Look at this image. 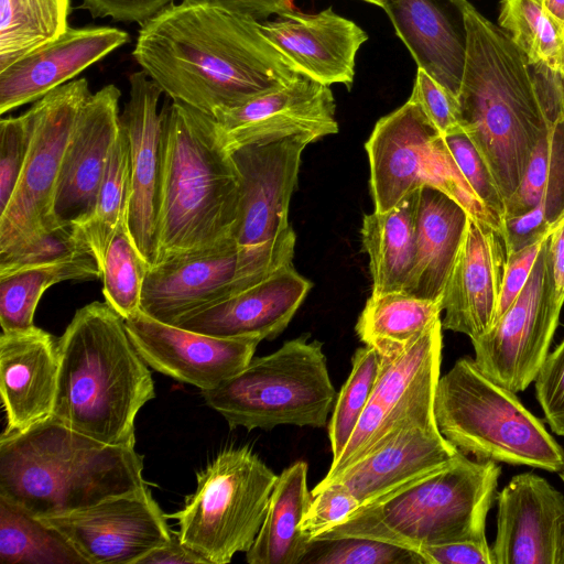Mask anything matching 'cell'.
<instances>
[{
	"instance_id": "cell-1",
	"label": "cell",
	"mask_w": 564,
	"mask_h": 564,
	"mask_svg": "<svg viewBox=\"0 0 564 564\" xmlns=\"http://www.w3.org/2000/svg\"><path fill=\"white\" fill-rule=\"evenodd\" d=\"M138 31L132 56L172 100L215 116L300 75L260 23L215 0H182Z\"/></svg>"
},
{
	"instance_id": "cell-2",
	"label": "cell",
	"mask_w": 564,
	"mask_h": 564,
	"mask_svg": "<svg viewBox=\"0 0 564 564\" xmlns=\"http://www.w3.org/2000/svg\"><path fill=\"white\" fill-rule=\"evenodd\" d=\"M465 31L458 91L460 124L506 200L517 189L540 140L564 116L562 93L533 75L508 34L468 0H453Z\"/></svg>"
},
{
	"instance_id": "cell-3",
	"label": "cell",
	"mask_w": 564,
	"mask_h": 564,
	"mask_svg": "<svg viewBox=\"0 0 564 564\" xmlns=\"http://www.w3.org/2000/svg\"><path fill=\"white\" fill-rule=\"evenodd\" d=\"M154 264L235 239L241 178L217 120L165 101Z\"/></svg>"
},
{
	"instance_id": "cell-4",
	"label": "cell",
	"mask_w": 564,
	"mask_h": 564,
	"mask_svg": "<svg viewBox=\"0 0 564 564\" xmlns=\"http://www.w3.org/2000/svg\"><path fill=\"white\" fill-rule=\"evenodd\" d=\"M57 355L53 417L105 444L133 447L135 416L155 391L124 318L106 302L83 306L57 339Z\"/></svg>"
},
{
	"instance_id": "cell-5",
	"label": "cell",
	"mask_w": 564,
	"mask_h": 564,
	"mask_svg": "<svg viewBox=\"0 0 564 564\" xmlns=\"http://www.w3.org/2000/svg\"><path fill=\"white\" fill-rule=\"evenodd\" d=\"M133 447L105 444L53 416L0 437V498L36 518L80 510L147 487Z\"/></svg>"
},
{
	"instance_id": "cell-6",
	"label": "cell",
	"mask_w": 564,
	"mask_h": 564,
	"mask_svg": "<svg viewBox=\"0 0 564 564\" xmlns=\"http://www.w3.org/2000/svg\"><path fill=\"white\" fill-rule=\"evenodd\" d=\"M501 467L458 453L446 465L358 507L314 541L367 538L420 552L486 536ZM420 554V553H419Z\"/></svg>"
},
{
	"instance_id": "cell-7",
	"label": "cell",
	"mask_w": 564,
	"mask_h": 564,
	"mask_svg": "<svg viewBox=\"0 0 564 564\" xmlns=\"http://www.w3.org/2000/svg\"><path fill=\"white\" fill-rule=\"evenodd\" d=\"M434 416L441 434L460 453L558 473L564 449L516 392L462 357L440 377Z\"/></svg>"
},
{
	"instance_id": "cell-8",
	"label": "cell",
	"mask_w": 564,
	"mask_h": 564,
	"mask_svg": "<svg viewBox=\"0 0 564 564\" xmlns=\"http://www.w3.org/2000/svg\"><path fill=\"white\" fill-rule=\"evenodd\" d=\"M308 339L305 334L269 355L253 357L237 375L200 390L205 403L231 430L324 427L337 393L322 343Z\"/></svg>"
},
{
	"instance_id": "cell-9",
	"label": "cell",
	"mask_w": 564,
	"mask_h": 564,
	"mask_svg": "<svg viewBox=\"0 0 564 564\" xmlns=\"http://www.w3.org/2000/svg\"><path fill=\"white\" fill-rule=\"evenodd\" d=\"M278 475L248 446L221 451L197 474L196 490L177 520L181 541L208 561L248 552L264 521Z\"/></svg>"
},
{
	"instance_id": "cell-10",
	"label": "cell",
	"mask_w": 564,
	"mask_h": 564,
	"mask_svg": "<svg viewBox=\"0 0 564 564\" xmlns=\"http://www.w3.org/2000/svg\"><path fill=\"white\" fill-rule=\"evenodd\" d=\"M365 147L375 212H388L429 185L457 202L471 218H488L487 207L460 173L443 135L411 96L377 121Z\"/></svg>"
},
{
	"instance_id": "cell-11",
	"label": "cell",
	"mask_w": 564,
	"mask_h": 564,
	"mask_svg": "<svg viewBox=\"0 0 564 564\" xmlns=\"http://www.w3.org/2000/svg\"><path fill=\"white\" fill-rule=\"evenodd\" d=\"M442 329L440 318L403 352L381 359L380 373L366 409L323 481L377 451L401 429L417 422H436L434 397L440 379Z\"/></svg>"
},
{
	"instance_id": "cell-12",
	"label": "cell",
	"mask_w": 564,
	"mask_h": 564,
	"mask_svg": "<svg viewBox=\"0 0 564 564\" xmlns=\"http://www.w3.org/2000/svg\"><path fill=\"white\" fill-rule=\"evenodd\" d=\"M90 95L87 79H74L30 108V150L15 192L0 213V251L61 224L54 217L59 173L77 118Z\"/></svg>"
},
{
	"instance_id": "cell-13",
	"label": "cell",
	"mask_w": 564,
	"mask_h": 564,
	"mask_svg": "<svg viewBox=\"0 0 564 564\" xmlns=\"http://www.w3.org/2000/svg\"><path fill=\"white\" fill-rule=\"evenodd\" d=\"M563 304L554 289L546 238L519 295L471 340L480 370L516 393L525 390L549 354Z\"/></svg>"
},
{
	"instance_id": "cell-14",
	"label": "cell",
	"mask_w": 564,
	"mask_h": 564,
	"mask_svg": "<svg viewBox=\"0 0 564 564\" xmlns=\"http://www.w3.org/2000/svg\"><path fill=\"white\" fill-rule=\"evenodd\" d=\"M37 519L58 533L85 564H139L173 533L148 486L80 510Z\"/></svg>"
},
{
	"instance_id": "cell-15",
	"label": "cell",
	"mask_w": 564,
	"mask_h": 564,
	"mask_svg": "<svg viewBox=\"0 0 564 564\" xmlns=\"http://www.w3.org/2000/svg\"><path fill=\"white\" fill-rule=\"evenodd\" d=\"M314 142L290 135L253 142L231 150L241 178L239 217L235 240L239 250H251L292 229L289 206L296 184L301 155Z\"/></svg>"
},
{
	"instance_id": "cell-16",
	"label": "cell",
	"mask_w": 564,
	"mask_h": 564,
	"mask_svg": "<svg viewBox=\"0 0 564 564\" xmlns=\"http://www.w3.org/2000/svg\"><path fill=\"white\" fill-rule=\"evenodd\" d=\"M142 359L158 372L200 390L240 372L253 358L258 338H223L156 321L142 311L124 319Z\"/></svg>"
},
{
	"instance_id": "cell-17",
	"label": "cell",
	"mask_w": 564,
	"mask_h": 564,
	"mask_svg": "<svg viewBox=\"0 0 564 564\" xmlns=\"http://www.w3.org/2000/svg\"><path fill=\"white\" fill-rule=\"evenodd\" d=\"M129 84V99L120 116L129 142L127 220L139 252L153 265L162 174L163 119L158 110L162 90L144 70L130 75Z\"/></svg>"
},
{
	"instance_id": "cell-18",
	"label": "cell",
	"mask_w": 564,
	"mask_h": 564,
	"mask_svg": "<svg viewBox=\"0 0 564 564\" xmlns=\"http://www.w3.org/2000/svg\"><path fill=\"white\" fill-rule=\"evenodd\" d=\"M336 104L329 86L300 74L288 84L246 104L219 111V123L230 150L290 135L313 141L338 132Z\"/></svg>"
},
{
	"instance_id": "cell-19",
	"label": "cell",
	"mask_w": 564,
	"mask_h": 564,
	"mask_svg": "<svg viewBox=\"0 0 564 564\" xmlns=\"http://www.w3.org/2000/svg\"><path fill=\"white\" fill-rule=\"evenodd\" d=\"M239 254L235 239L210 248L172 256L150 265L141 294V311L166 324L235 293Z\"/></svg>"
},
{
	"instance_id": "cell-20",
	"label": "cell",
	"mask_w": 564,
	"mask_h": 564,
	"mask_svg": "<svg viewBox=\"0 0 564 564\" xmlns=\"http://www.w3.org/2000/svg\"><path fill=\"white\" fill-rule=\"evenodd\" d=\"M495 564H556L564 533V496L534 473L513 476L497 492Z\"/></svg>"
},
{
	"instance_id": "cell-21",
	"label": "cell",
	"mask_w": 564,
	"mask_h": 564,
	"mask_svg": "<svg viewBox=\"0 0 564 564\" xmlns=\"http://www.w3.org/2000/svg\"><path fill=\"white\" fill-rule=\"evenodd\" d=\"M112 84L84 104L67 144L54 202L57 223L84 224L91 215L111 149L120 132L119 99Z\"/></svg>"
},
{
	"instance_id": "cell-22",
	"label": "cell",
	"mask_w": 564,
	"mask_h": 564,
	"mask_svg": "<svg viewBox=\"0 0 564 564\" xmlns=\"http://www.w3.org/2000/svg\"><path fill=\"white\" fill-rule=\"evenodd\" d=\"M508 251L502 232L469 217L466 234L442 295L444 329L480 337L492 325Z\"/></svg>"
},
{
	"instance_id": "cell-23",
	"label": "cell",
	"mask_w": 564,
	"mask_h": 564,
	"mask_svg": "<svg viewBox=\"0 0 564 564\" xmlns=\"http://www.w3.org/2000/svg\"><path fill=\"white\" fill-rule=\"evenodd\" d=\"M260 29L300 74L327 86H351L357 53L368 40L358 24L332 7L312 14L293 10L261 22Z\"/></svg>"
},
{
	"instance_id": "cell-24",
	"label": "cell",
	"mask_w": 564,
	"mask_h": 564,
	"mask_svg": "<svg viewBox=\"0 0 564 564\" xmlns=\"http://www.w3.org/2000/svg\"><path fill=\"white\" fill-rule=\"evenodd\" d=\"M312 283L292 262L257 284L196 311L175 326L223 338L272 340L289 325Z\"/></svg>"
},
{
	"instance_id": "cell-25",
	"label": "cell",
	"mask_w": 564,
	"mask_h": 564,
	"mask_svg": "<svg viewBox=\"0 0 564 564\" xmlns=\"http://www.w3.org/2000/svg\"><path fill=\"white\" fill-rule=\"evenodd\" d=\"M128 42L118 28L69 26L0 72V113L41 99Z\"/></svg>"
},
{
	"instance_id": "cell-26",
	"label": "cell",
	"mask_w": 564,
	"mask_h": 564,
	"mask_svg": "<svg viewBox=\"0 0 564 564\" xmlns=\"http://www.w3.org/2000/svg\"><path fill=\"white\" fill-rule=\"evenodd\" d=\"M57 383V340L50 333L36 326L1 333L3 432H21L52 417Z\"/></svg>"
},
{
	"instance_id": "cell-27",
	"label": "cell",
	"mask_w": 564,
	"mask_h": 564,
	"mask_svg": "<svg viewBox=\"0 0 564 564\" xmlns=\"http://www.w3.org/2000/svg\"><path fill=\"white\" fill-rule=\"evenodd\" d=\"M459 451L440 432L436 422H417L401 429L377 451L315 488L338 484L360 506L449 463Z\"/></svg>"
},
{
	"instance_id": "cell-28",
	"label": "cell",
	"mask_w": 564,
	"mask_h": 564,
	"mask_svg": "<svg viewBox=\"0 0 564 564\" xmlns=\"http://www.w3.org/2000/svg\"><path fill=\"white\" fill-rule=\"evenodd\" d=\"M564 217V116L540 140L505 203L502 235L512 252L549 236Z\"/></svg>"
},
{
	"instance_id": "cell-29",
	"label": "cell",
	"mask_w": 564,
	"mask_h": 564,
	"mask_svg": "<svg viewBox=\"0 0 564 564\" xmlns=\"http://www.w3.org/2000/svg\"><path fill=\"white\" fill-rule=\"evenodd\" d=\"M382 9L419 68L458 96L465 64V31L452 0H384ZM458 98V97H457Z\"/></svg>"
},
{
	"instance_id": "cell-30",
	"label": "cell",
	"mask_w": 564,
	"mask_h": 564,
	"mask_svg": "<svg viewBox=\"0 0 564 564\" xmlns=\"http://www.w3.org/2000/svg\"><path fill=\"white\" fill-rule=\"evenodd\" d=\"M469 217L442 191L429 185L420 187L415 260L404 293L441 302Z\"/></svg>"
},
{
	"instance_id": "cell-31",
	"label": "cell",
	"mask_w": 564,
	"mask_h": 564,
	"mask_svg": "<svg viewBox=\"0 0 564 564\" xmlns=\"http://www.w3.org/2000/svg\"><path fill=\"white\" fill-rule=\"evenodd\" d=\"M307 463L297 460L278 476L261 529L248 552L249 564H300L313 542L301 523L313 500L307 487Z\"/></svg>"
},
{
	"instance_id": "cell-32",
	"label": "cell",
	"mask_w": 564,
	"mask_h": 564,
	"mask_svg": "<svg viewBox=\"0 0 564 564\" xmlns=\"http://www.w3.org/2000/svg\"><path fill=\"white\" fill-rule=\"evenodd\" d=\"M419 189L392 209L364 217L361 238L369 257L371 294L403 292L409 282L415 260Z\"/></svg>"
},
{
	"instance_id": "cell-33",
	"label": "cell",
	"mask_w": 564,
	"mask_h": 564,
	"mask_svg": "<svg viewBox=\"0 0 564 564\" xmlns=\"http://www.w3.org/2000/svg\"><path fill=\"white\" fill-rule=\"evenodd\" d=\"M442 312L441 302L404 292L371 294L358 318L356 333L381 359H391L440 319Z\"/></svg>"
},
{
	"instance_id": "cell-34",
	"label": "cell",
	"mask_w": 564,
	"mask_h": 564,
	"mask_svg": "<svg viewBox=\"0 0 564 564\" xmlns=\"http://www.w3.org/2000/svg\"><path fill=\"white\" fill-rule=\"evenodd\" d=\"M93 254L24 269L0 276V325L2 332L34 327V314L44 292L68 280L101 279Z\"/></svg>"
},
{
	"instance_id": "cell-35",
	"label": "cell",
	"mask_w": 564,
	"mask_h": 564,
	"mask_svg": "<svg viewBox=\"0 0 564 564\" xmlns=\"http://www.w3.org/2000/svg\"><path fill=\"white\" fill-rule=\"evenodd\" d=\"M69 10V0H0V72L58 39Z\"/></svg>"
},
{
	"instance_id": "cell-36",
	"label": "cell",
	"mask_w": 564,
	"mask_h": 564,
	"mask_svg": "<svg viewBox=\"0 0 564 564\" xmlns=\"http://www.w3.org/2000/svg\"><path fill=\"white\" fill-rule=\"evenodd\" d=\"M498 25L539 73L562 78L564 35L543 0H501Z\"/></svg>"
},
{
	"instance_id": "cell-37",
	"label": "cell",
	"mask_w": 564,
	"mask_h": 564,
	"mask_svg": "<svg viewBox=\"0 0 564 564\" xmlns=\"http://www.w3.org/2000/svg\"><path fill=\"white\" fill-rule=\"evenodd\" d=\"M0 562L85 564L58 533L3 498H0Z\"/></svg>"
},
{
	"instance_id": "cell-38",
	"label": "cell",
	"mask_w": 564,
	"mask_h": 564,
	"mask_svg": "<svg viewBox=\"0 0 564 564\" xmlns=\"http://www.w3.org/2000/svg\"><path fill=\"white\" fill-rule=\"evenodd\" d=\"M129 192V142L120 127L107 162L95 208L88 219L79 225L101 272L116 229L128 214Z\"/></svg>"
},
{
	"instance_id": "cell-39",
	"label": "cell",
	"mask_w": 564,
	"mask_h": 564,
	"mask_svg": "<svg viewBox=\"0 0 564 564\" xmlns=\"http://www.w3.org/2000/svg\"><path fill=\"white\" fill-rule=\"evenodd\" d=\"M127 215L108 247L101 275L105 302L124 319L141 311L142 288L150 267L130 235Z\"/></svg>"
},
{
	"instance_id": "cell-40",
	"label": "cell",
	"mask_w": 564,
	"mask_h": 564,
	"mask_svg": "<svg viewBox=\"0 0 564 564\" xmlns=\"http://www.w3.org/2000/svg\"><path fill=\"white\" fill-rule=\"evenodd\" d=\"M381 369V357L371 347L358 348L350 373L336 397L327 424L333 459L344 451L372 394Z\"/></svg>"
},
{
	"instance_id": "cell-41",
	"label": "cell",
	"mask_w": 564,
	"mask_h": 564,
	"mask_svg": "<svg viewBox=\"0 0 564 564\" xmlns=\"http://www.w3.org/2000/svg\"><path fill=\"white\" fill-rule=\"evenodd\" d=\"M93 254L77 224L61 223L0 251V276Z\"/></svg>"
},
{
	"instance_id": "cell-42",
	"label": "cell",
	"mask_w": 564,
	"mask_h": 564,
	"mask_svg": "<svg viewBox=\"0 0 564 564\" xmlns=\"http://www.w3.org/2000/svg\"><path fill=\"white\" fill-rule=\"evenodd\" d=\"M303 563L312 564H426L406 547L367 538L314 541Z\"/></svg>"
},
{
	"instance_id": "cell-43",
	"label": "cell",
	"mask_w": 564,
	"mask_h": 564,
	"mask_svg": "<svg viewBox=\"0 0 564 564\" xmlns=\"http://www.w3.org/2000/svg\"><path fill=\"white\" fill-rule=\"evenodd\" d=\"M33 132V116L29 109L19 117L0 121V213L11 200L26 156Z\"/></svg>"
},
{
	"instance_id": "cell-44",
	"label": "cell",
	"mask_w": 564,
	"mask_h": 564,
	"mask_svg": "<svg viewBox=\"0 0 564 564\" xmlns=\"http://www.w3.org/2000/svg\"><path fill=\"white\" fill-rule=\"evenodd\" d=\"M443 135V134H442ZM460 173L481 203L503 221L505 199L482 156L463 129L443 135Z\"/></svg>"
},
{
	"instance_id": "cell-45",
	"label": "cell",
	"mask_w": 564,
	"mask_h": 564,
	"mask_svg": "<svg viewBox=\"0 0 564 564\" xmlns=\"http://www.w3.org/2000/svg\"><path fill=\"white\" fill-rule=\"evenodd\" d=\"M534 382L547 425L556 435L564 436V338L547 354Z\"/></svg>"
},
{
	"instance_id": "cell-46",
	"label": "cell",
	"mask_w": 564,
	"mask_h": 564,
	"mask_svg": "<svg viewBox=\"0 0 564 564\" xmlns=\"http://www.w3.org/2000/svg\"><path fill=\"white\" fill-rule=\"evenodd\" d=\"M311 492L313 500L301 523L304 535L311 542L360 507L356 497L338 484L314 488Z\"/></svg>"
},
{
	"instance_id": "cell-47",
	"label": "cell",
	"mask_w": 564,
	"mask_h": 564,
	"mask_svg": "<svg viewBox=\"0 0 564 564\" xmlns=\"http://www.w3.org/2000/svg\"><path fill=\"white\" fill-rule=\"evenodd\" d=\"M414 98L441 134L462 129L457 96L432 78L424 69H416L412 93Z\"/></svg>"
},
{
	"instance_id": "cell-48",
	"label": "cell",
	"mask_w": 564,
	"mask_h": 564,
	"mask_svg": "<svg viewBox=\"0 0 564 564\" xmlns=\"http://www.w3.org/2000/svg\"><path fill=\"white\" fill-rule=\"evenodd\" d=\"M546 238L547 236L508 253L502 289L494 323L505 313L523 289Z\"/></svg>"
},
{
	"instance_id": "cell-49",
	"label": "cell",
	"mask_w": 564,
	"mask_h": 564,
	"mask_svg": "<svg viewBox=\"0 0 564 564\" xmlns=\"http://www.w3.org/2000/svg\"><path fill=\"white\" fill-rule=\"evenodd\" d=\"M419 553L426 564H495L486 536L429 545Z\"/></svg>"
},
{
	"instance_id": "cell-50",
	"label": "cell",
	"mask_w": 564,
	"mask_h": 564,
	"mask_svg": "<svg viewBox=\"0 0 564 564\" xmlns=\"http://www.w3.org/2000/svg\"><path fill=\"white\" fill-rule=\"evenodd\" d=\"M174 0H83L82 9L93 18L110 17L118 22L142 24Z\"/></svg>"
},
{
	"instance_id": "cell-51",
	"label": "cell",
	"mask_w": 564,
	"mask_h": 564,
	"mask_svg": "<svg viewBox=\"0 0 564 564\" xmlns=\"http://www.w3.org/2000/svg\"><path fill=\"white\" fill-rule=\"evenodd\" d=\"M229 11L256 22L294 10L291 0H215Z\"/></svg>"
},
{
	"instance_id": "cell-52",
	"label": "cell",
	"mask_w": 564,
	"mask_h": 564,
	"mask_svg": "<svg viewBox=\"0 0 564 564\" xmlns=\"http://www.w3.org/2000/svg\"><path fill=\"white\" fill-rule=\"evenodd\" d=\"M139 564H209L194 550L185 545L178 533L173 532L171 540L161 547L147 554Z\"/></svg>"
},
{
	"instance_id": "cell-53",
	"label": "cell",
	"mask_w": 564,
	"mask_h": 564,
	"mask_svg": "<svg viewBox=\"0 0 564 564\" xmlns=\"http://www.w3.org/2000/svg\"><path fill=\"white\" fill-rule=\"evenodd\" d=\"M550 270L557 295L564 299V217L547 237Z\"/></svg>"
},
{
	"instance_id": "cell-54",
	"label": "cell",
	"mask_w": 564,
	"mask_h": 564,
	"mask_svg": "<svg viewBox=\"0 0 564 564\" xmlns=\"http://www.w3.org/2000/svg\"><path fill=\"white\" fill-rule=\"evenodd\" d=\"M543 7L564 35V0H543Z\"/></svg>"
},
{
	"instance_id": "cell-55",
	"label": "cell",
	"mask_w": 564,
	"mask_h": 564,
	"mask_svg": "<svg viewBox=\"0 0 564 564\" xmlns=\"http://www.w3.org/2000/svg\"><path fill=\"white\" fill-rule=\"evenodd\" d=\"M556 564H564V533L562 535Z\"/></svg>"
},
{
	"instance_id": "cell-56",
	"label": "cell",
	"mask_w": 564,
	"mask_h": 564,
	"mask_svg": "<svg viewBox=\"0 0 564 564\" xmlns=\"http://www.w3.org/2000/svg\"><path fill=\"white\" fill-rule=\"evenodd\" d=\"M361 1L378 6L380 8H382L383 3H384V0H361Z\"/></svg>"
},
{
	"instance_id": "cell-57",
	"label": "cell",
	"mask_w": 564,
	"mask_h": 564,
	"mask_svg": "<svg viewBox=\"0 0 564 564\" xmlns=\"http://www.w3.org/2000/svg\"><path fill=\"white\" fill-rule=\"evenodd\" d=\"M558 475H560V478L562 479V481L564 482V463H563L561 470L558 471Z\"/></svg>"
},
{
	"instance_id": "cell-58",
	"label": "cell",
	"mask_w": 564,
	"mask_h": 564,
	"mask_svg": "<svg viewBox=\"0 0 564 564\" xmlns=\"http://www.w3.org/2000/svg\"><path fill=\"white\" fill-rule=\"evenodd\" d=\"M561 84H562L563 94H564V73H563V76H562V78H561Z\"/></svg>"
}]
</instances>
